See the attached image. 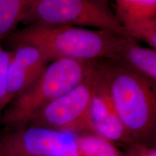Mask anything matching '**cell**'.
Listing matches in <instances>:
<instances>
[{
    "label": "cell",
    "instance_id": "cell-9",
    "mask_svg": "<svg viewBox=\"0 0 156 156\" xmlns=\"http://www.w3.org/2000/svg\"><path fill=\"white\" fill-rule=\"evenodd\" d=\"M119 61L124 62L137 73L155 83L156 50L144 47L128 37L121 51Z\"/></svg>",
    "mask_w": 156,
    "mask_h": 156
},
{
    "label": "cell",
    "instance_id": "cell-4",
    "mask_svg": "<svg viewBox=\"0 0 156 156\" xmlns=\"http://www.w3.org/2000/svg\"><path fill=\"white\" fill-rule=\"evenodd\" d=\"M22 23L73 25L129 37L104 0H31Z\"/></svg>",
    "mask_w": 156,
    "mask_h": 156
},
{
    "label": "cell",
    "instance_id": "cell-7",
    "mask_svg": "<svg viewBox=\"0 0 156 156\" xmlns=\"http://www.w3.org/2000/svg\"><path fill=\"white\" fill-rule=\"evenodd\" d=\"M88 133H93L112 142L132 145L133 140L126 131L113 103L101 64V74L93 93L88 116Z\"/></svg>",
    "mask_w": 156,
    "mask_h": 156
},
{
    "label": "cell",
    "instance_id": "cell-13",
    "mask_svg": "<svg viewBox=\"0 0 156 156\" xmlns=\"http://www.w3.org/2000/svg\"><path fill=\"white\" fill-rule=\"evenodd\" d=\"M10 58L9 51L4 49L0 44V119L6 108L5 99L7 93V69Z\"/></svg>",
    "mask_w": 156,
    "mask_h": 156
},
{
    "label": "cell",
    "instance_id": "cell-5",
    "mask_svg": "<svg viewBox=\"0 0 156 156\" xmlns=\"http://www.w3.org/2000/svg\"><path fill=\"white\" fill-rule=\"evenodd\" d=\"M95 62H93L80 83L45 106L28 125L44 126L73 134L88 133L90 105L101 74V64Z\"/></svg>",
    "mask_w": 156,
    "mask_h": 156
},
{
    "label": "cell",
    "instance_id": "cell-11",
    "mask_svg": "<svg viewBox=\"0 0 156 156\" xmlns=\"http://www.w3.org/2000/svg\"><path fill=\"white\" fill-rule=\"evenodd\" d=\"M82 156H125L114 142L93 133L75 134Z\"/></svg>",
    "mask_w": 156,
    "mask_h": 156
},
{
    "label": "cell",
    "instance_id": "cell-10",
    "mask_svg": "<svg viewBox=\"0 0 156 156\" xmlns=\"http://www.w3.org/2000/svg\"><path fill=\"white\" fill-rule=\"evenodd\" d=\"M117 20L124 30L136 23L156 19V0H114Z\"/></svg>",
    "mask_w": 156,
    "mask_h": 156
},
{
    "label": "cell",
    "instance_id": "cell-6",
    "mask_svg": "<svg viewBox=\"0 0 156 156\" xmlns=\"http://www.w3.org/2000/svg\"><path fill=\"white\" fill-rule=\"evenodd\" d=\"M0 156H82L75 134L44 126L7 129L0 134Z\"/></svg>",
    "mask_w": 156,
    "mask_h": 156
},
{
    "label": "cell",
    "instance_id": "cell-2",
    "mask_svg": "<svg viewBox=\"0 0 156 156\" xmlns=\"http://www.w3.org/2000/svg\"><path fill=\"white\" fill-rule=\"evenodd\" d=\"M103 65L113 103L134 142L153 132L156 122L155 83L121 61Z\"/></svg>",
    "mask_w": 156,
    "mask_h": 156
},
{
    "label": "cell",
    "instance_id": "cell-3",
    "mask_svg": "<svg viewBox=\"0 0 156 156\" xmlns=\"http://www.w3.org/2000/svg\"><path fill=\"white\" fill-rule=\"evenodd\" d=\"M92 63L68 58L50 62L36 80L6 107L0 124L7 129L27 126L45 106L80 83Z\"/></svg>",
    "mask_w": 156,
    "mask_h": 156
},
{
    "label": "cell",
    "instance_id": "cell-12",
    "mask_svg": "<svg viewBox=\"0 0 156 156\" xmlns=\"http://www.w3.org/2000/svg\"><path fill=\"white\" fill-rule=\"evenodd\" d=\"M31 0H0V38L7 37L22 23Z\"/></svg>",
    "mask_w": 156,
    "mask_h": 156
},
{
    "label": "cell",
    "instance_id": "cell-1",
    "mask_svg": "<svg viewBox=\"0 0 156 156\" xmlns=\"http://www.w3.org/2000/svg\"><path fill=\"white\" fill-rule=\"evenodd\" d=\"M10 46L27 44L38 48L50 62L62 58L119 61L126 36L64 25H28L7 36Z\"/></svg>",
    "mask_w": 156,
    "mask_h": 156
},
{
    "label": "cell",
    "instance_id": "cell-8",
    "mask_svg": "<svg viewBox=\"0 0 156 156\" xmlns=\"http://www.w3.org/2000/svg\"><path fill=\"white\" fill-rule=\"evenodd\" d=\"M7 69L6 107L36 80L49 62L44 54L32 45H12Z\"/></svg>",
    "mask_w": 156,
    "mask_h": 156
},
{
    "label": "cell",
    "instance_id": "cell-14",
    "mask_svg": "<svg viewBox=\"0 0 156 156\" xmlns=\"http://www.w3.org/2000/svg\"><path fill=\"white\" fill-rule=\"evenodd\" d=\"M125 156H156V149L155 147L142 144V142H134L132 144Z\"/></svg>",
    "mask_w": 156,
    "mask_h": 156
}]
</instances>
